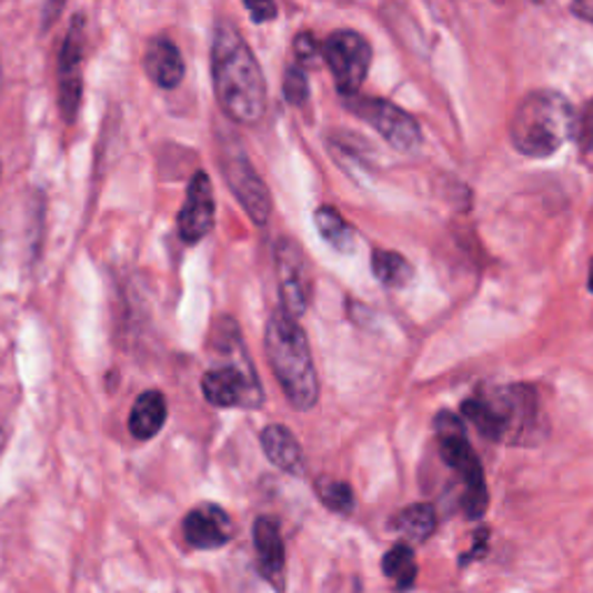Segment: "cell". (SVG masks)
<instances>
[{"instance_id": "cell-23", "label": "cell", "mask_w": 593, "mask_h": 593, "mask_svg": "<svg viewBox=\"0 0 593 593\" xmlns=\"http://www.w3.org/2000/svg\"><path fill=\"white\" fill-rule=\"evenodd\" d=\"M283 93L285 100L292 104H302L309 98V79L302 66H290L285 72V82H283Z\"/></svg>"}, {"instance_id": "cell-16", "label": "cell", "mask_w": 593, "mask_h": 593, "mask_svg": "<svg viewBox=\"0 0 593 593\" xmlns=\"http://www.w3.org/2000/svg\"><path fill=\"white\" fill-rule=\"evenodd\" d=\"M260 439H262V450L267 454V460L272 462L277 469H281L290 475H302L306 471L304 452L285 426L269 424L262 431Z\"/></svg>"}, {"instance_id": "cell-29", "label": "cell", "mask_w": 593, "mask_h": 593, "mask_svg": "<svg viewBox=\"0 0 593 593\" xmlns=\"http://www.w3.org/2000/svg\"><path fill=\"white\" fill-rule=\"evenodd\" d=\"M589 288L593 292V262H591V274H589Z\"/></svg>"}, {"instance_id": "cell-30", "label": "cell", "mask_w": 593, "mask_h": 593, "mask_svg": "<svg viewBox=\"0 0 593 593\" xmlns=\"http://www.w3.org/2000/svg\"><path fill=\"white\" fill-rule=\"evenodd\" d=\"M0 87H3V70H0Z\"/></svg>"}, {"instance_id": "cell-8", "label": "cell", "mask_w": 593, "mask_h": 593, "mask_svg": "<svg viewBox=\"0 0 593 593\" xmlns=\"http://www.w3.org/2000/svg\"><path fill=\"white\" fill-rule=\"evenodd\" d=\"M360 119H364L369 125L379 130L383 138L399 151H413L420 147L422 134L418 121L399 110L396 104L379 98H353L348 102Z\"/></svg>"}, {"instance_id": "cell-2", "label": "cell", "mask_w": 593, "mask_h": 593, "mask_svg": "<svg viewBox=\"0 0 593 593\" xmlns=\"http://www.w3.org/2000/svg\"><path fill=\"white\" fill-rule=\"evenodd\" d=\"M264 348L267 360L272 364V371L288 401L296 411L313 409L320 394V385L309 339L296 318H292L285 309H277L272 318H269Z\"/></svg>"}, {"instance_id": "cell-27", "label": "cell", "mask_w": 593, "mask_h": 593, "mask_svg": "<svg viewBox=\"0 0 593 593\" xmlns=\"http://www.w3.org/2000/svg\"><path fill=\"white\" fill-rule=\"evenodd\" d=\"M573 12L593 23V0H586V3H575L573 6Z\"/></svg>"}, {"instance_id": "cell-4", "label": "cell", "mask_w": 593, "mask_h": 593, "mask_svg": "<svg viewBox=\"0 0 593 593\" xmlns=\"http://www.w3.org/2000/svg\"><path fill=\"white\" fill-rule=\"evenodd\" d=\"M464 415L492 441H522L535 415L533 394L524 388H505L478 394L462 406Z\"/></svg>"}, {"instance_id": "cell-18", "label": "cell", "mask_w": 593, "mask_h": 593, "mask_svg": "<svg viewBox=\"0 0 593 593\" xmlns=\"http://www.w3.org/2000/svg\"><path fill=\"white\" fill-rule=\"evenodd\" d=\"M392 531L406 537L409 543H424L436 531V512L426 503L403 507L392 520Z\"/></svg>"}, {"instance_id": "cell-28", "label": "cell", "mask_w": 593, "mask_h": 593, "mask_svg": "<svg viewBox=\"0 0 593 593\" xmlns=\"http://www.w3.org/2000/svg\"><path fill=\"white\" fill-rule=\"evenodd\" d=\"M3 443H6V429L0 424V450H3Z\"/></svg>"}, {"instance_id": "cell-24", "label": "cell", "mask_w": 593, "mask_h": 593, "mask_svg": "<svg viewBox=\"0 0 593 593\" xmlns=\"http://www.w3.org/2000/svg\"><path fill=\"white\" fill-rule=\"evenodd\" d=\"M577 142L584 153H593V102L586 107L577 121Z\"/></svg>"}, {"instance_id": "cell-25", "label": "cell", "mask_w": 593, "mask_h": 593, "mask_svg": "<svg viewBox=\"0 0 593 593\" xmlns=\"http://www.w3.org/2000/svg\"><path fill=\"white\" fill-rule=\"evenodd\" d=\"M294 51L300 63H315L318 61V42L311 33H300L294 40Z\"/></svg>"}, {"instance_id": "cell-22", "label": "cell", "mask_w": 593, "mask_h": 593, "mask_svg": "<svg viewBox=\"0 0 593 593\" xmlns=\"http://www.w3.org/2000/svg\"><path fill=\"white\" fill-rule=\"evenodd\" d=\"M315 492L320 496V501L325 503L330 510L334 512H350L355 505V496L353 490H350V484L339 482V480H330V478H322L315 484Z\"/></svg>"}, {"instance_id": "cell-6", "label": "cell", "mask_w": 593, "mask_h": 593, "mask_svg": "<svg viewBox=\"0 0 593 593\" xmlns=\"http://www.w3.org/2000/svg\"><path fill=\"white\" fill-rule=\"evenodd\" d=\"M202 392L211 406L219 409H260L264 394L253 364L239 366L234 362L213 366L204 373Z\"/></svg>"}, {"instance_id": "cell-17", "label": "cell", "mask_w": 593, "mask_h": 593, "mask_svg": "<svg viewBox=\"0 0 593 593\" xmlns=\"http://www.w3.org/2000/svg\"><path fill=\"white\" fill-rule=\"evenodd\" d=\"M165 420H168V401L163 392L149 390L134 401V406L130 411L128 420L130 434L140 441H149L158 436V431L165 426Z\"/></svg>"}, {"instance_id": "cell-21", "label": "cell", "mask_w": 593, "mask_h": 593, "mask_svg": "<svg viewBox=\"0 0 593 593\" xmlns=\"http://www.w3.org/2000/svg\"><path fill=\"white\" fill-rule=\"evenodd\" d=\"M371 267L375 279L390 288L406 285L413 277V267L409 264V260L394 251H375Z\"/></svg>"}, {"instance_id": "cell-9", "label": "cell", "mask_w": 593, "mask_h": 593, "mask_svg": "<svg viewBox=\"0 0 593 593\" xmlns=\"http://www.w3.org/2000/svg\"><path fill=\"white\" fill-rule=\"evenodd\" d=\"M223 174L241 207H244L247 213L255 221V225H264L269 213H272V195H269L262 179L249 163V158L241 151L225 149Z\"/></svg>"}, {"instance_id": "cell-15", "label": "cell", "mask_w": 593, "mask_h": 593, "mask_svg": "<svg viewBox=\"0 0 593 593\" xmlns=\"http://www.w3.org/2000/svg\"><path fill=\"white\" fill-rule=\"evenodd\" d=\"M144 68H147V74L151 77V82L165 91L177 89L185 74L181 51L168 38H153L149 42Z\"/></svg>"}, {"instance_id": "cell-10", "label": "cell", "mask_w": 593, "mask_h": 593, "mask_svg": "<svg viewBox=\"0 0 593 593\" xmlns=\"http://www.w3.org/2000/svg\"><path fill=\"white\" fill-rule=\"evenodd\" d=\"M277 269H279L283 309L292 318H300L309 309V302H311V281L306 272V260L292 239L279 241Z\"/></svg>"}, {"instance_id": "cell-19", "label": "cell", "mask_w": 593, "mask_h": 593, "mask_svg": "<svg viewBox=\"0 0 593 593\" xmlns=\"http://www.w3.org/2000/svg\"><path fill=\"white\" fill-rule=\"evenodd\" d=\"M315 228L320 232V237L328 241L330 247H334L341 253H350L355 249V232L350 228L343 215L332 209V207H320L315 211Z\"/></svg>"}, {"instance_id": "cell-13", "label": "cell", "mask_w": 593, "mask_h": 593, "mask_svg": "<svg viewBox=\"0 0 593 593\" xmlns=\"http://www.w3.org/2000/svg\"><path fill=\"white\" fill-rule=\"evenodd\" d=\"M183 535L195 550H219L232 537V522L219 505H200L183 520Z\"/></svg>"}, {"instance_id": "cell-12", "label": "cell", "mask_w": 593, "mask_h": 593, "mask_svg": "<svg viewBox=\"0 0 593 593\" xmlns=\"http://www.w3.org/2000/svg\"><path fill=\"white\" fill-rule=\"evenodd\" d=\"M215 221V200L211 191V181L204 172H198L188 183L185 204L179 211V234L185 244L202 241Z\"/></svg>"}, {"instance_id": "cell-5", "label": "cell", "mask_w": 593, "mask_h": 593, "mask_svg": "<svg viewBox=\"0 0 593 593\" xmlns=\"http://www.w3.org/2000/svg\"><path fill=\"white\" fill-rule=\"evenodd\" d=\"M436 431H439L443 462L460 473L466 484V494H464L466 515L471 520L482 517L484 510H488V484H484V473H482L478 454L473 452L466 439L464 422L454 413L443 411L436 418Z\"/></svg>"}, {"instance_id": "cell-26", "label": "cell", "mask_w": 593, "mask_h": 593, "mask_svg": "<svg viewBox=\"0 0 593 593\" xmlns=\"http://www.w3.org/2000/svg\"><path fill=\"white\" fill-rule=\"evenodd\" d=\"M247 10L251 12L255 23H264V21H272L279 12V8L274 3H247Z\"/></svg>"}, {"instance_id": "cell-20", "label": "cell", "mask_w": 593, "mask_h": 593, "mask_svg": "<svg viewBox=\"0 0 593 593\" xmlns=\"http://www.w3.org/2000/svg\"><path fill=\"white\" fill-rule=\"evenodd\" d=\"M383 573L396 584L399 591L411 589L415 582V575H418L415 554H413L411 545H406V543L394 545L383 559Z\"/></svg>"}, {"instance_id": "cell-7", "label": "cell", "mask_w": 593, "mask_h": 593, "mask_svg": "<svg viewBox=\"0 0 593 593\" xmlns=\"http://www.w3.org/2000/svg\"><path fill=\"white\" fill-rule=\"evenodd\" d=\"M322 59L330 66L339 93L355 98L371 66V47L355 31H336L322 44Z\"/></svg>"}, {"instance_id": "cell-11", "label": "cell", "mask_w": 593, "mask_h": 593, "mask_svg": "<svg viewBox=\"0 0 593 593\" xmlns=\"http://www.w3.org/2000/svg\"><path fill=\"white\" fill-rule=\"evenodd\" d=\"M82 57H84V21L77 17L61 47L59 59V96L63 119L74 121L79 102H82Z\"/></svg>"}, {"instance_id": "cell-14", "label": "cell", "mask_w": 593, "mask_h": 593, "mask_svg": "<svg viewBox=\"0 0 593 593\" xmlns=\"http://www.w3.org/2000/svg\"><path fill=\"white\" fill-rule=\"evenodd\" d=\"M253 537H255L260 573L264 575V580H269L281 591L285 582V545L279 522L272 517H260L255 522Z\"/></svg>"}, {"instance_id": "cell-1", "label": "cell", "mask_w": 593, "mask_h": 593, "mask_svg": "<svg viewBox=\"0 0 593 593\" xmlns=\"http://www.w3.org/2000/svg\"><path fill=\"white\" fill-rule=\"evenodd\" d=\"M211 79L223 112L244 125L262 119L267 107V84L255 53L234 23L215 26L211 44Z\"/></svg>"}, {"instance_id": "cell-3", "label": "cell", "mask_w": 593, "mask_h": 593, "mask_svg": "<svg viewBox=\"0 0 593 593\" xmlns=\"http://www.w3.org/2000/svg\"><path fill=\"white\" fill-rule=\"evenodd\" d=\"M577 119L571 102L552 91L526 96L510 123L515 149L531 158H547L573 138Z\"/></svg>"}]
</instances>
